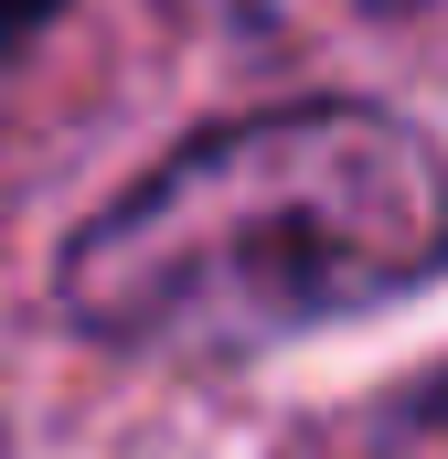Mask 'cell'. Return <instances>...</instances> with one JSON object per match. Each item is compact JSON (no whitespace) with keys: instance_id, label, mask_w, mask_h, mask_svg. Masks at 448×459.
<instances>
[{"instance_id":"1","label":"cell","mask_w":448,"mask_h":459,"mask_svg":"<svg viewBox=\"0 0 448 459\" xmlns=\"http://www.w3.org/2000/svg\"><path fill=\"white\" fill-rule=\"evenodd\" d=\"M427 278H448V150L384 97H289L75 225L65 321L150 363H246Z\"/></svg>"},{"instance_id":"5","label":"cell","mask_w":448,"mask_h":459,"mask_svg":"<svg viewBox=\"0 0 448 459\" xmlns=\"http://www.w3.org/2000/svg\"><path fill=\"white\" fill-rule=\"evenodd\" d=\"M310 459H374V449H352V428H332V438H321Z\"/></svg>"},{"instance_id":"3","label":"cell","mask_w":448,"mask_h":459,"mask_svg":"<svg viewBox=\"0 0 448 459\" xmlns=\"http://www.w3.org/2000/svg\"><path fill=\"white\" fill-rule=\"evenodd\" d=\"M341 428H352L374 459H448V363H438V374H417L406 395H384V406L341 417Z\"/></svg>"},{"instance_id":"2","label":"cell","mask_w":448,"mask_h":459,"mask_svg":"<svg viewBox=\"0 0 448 459\" xmlns=\"http://www.w3.org/2000/svg\"><path fill=\"white\" fill-rule=\"evenodd\" d=\"M278 54L341 65L363 86L448 97V0H235Z\"/></svg>"},{"instance_id":"4","label":"cell","mask_w":448,"mask_h":459,"mask_svg":"<svg viewBox=\"0 0 448 459\" xmlns=\"http://www.w3.org/2000/svg\"><path fill=\"white\" fill-rule=\"evenodd\" d=\"M54 22H65V0H0V75H11V65H22Z\"/></svg>"}]
</instances>
